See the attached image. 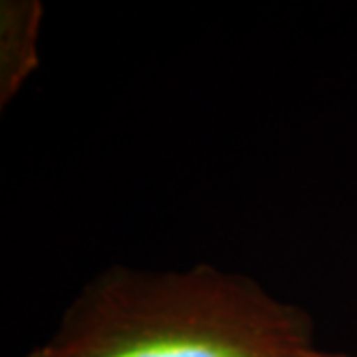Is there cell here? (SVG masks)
I'll return each instance as SVG.
<instances>
[{"label":"cell","mask_w":357,"mask_h":357,"mask_svg":"<svg viewBox=\"0 0 357 357\" xmlns=\"http://www.w3.org/2000/svg\"><path fill=\"white\" fill-rule=\"evenodd\" d=\"M42 347L50 357H296L316 345L304 307L199 264L103 272Z\"/></svg>","instance_id":"1"},{"label":"cell","mask_w":357,"mask_h":357,"mask_svg":"<svg viewBox=\"0 0 357 357\" xmlns=\"http://www.w3.org/2000/svg\"><path fill=\"white\" fill-rule=\"evenodd\" d=\"M38 2H2L0 8V102L6 103L38 66Z\"/></svg>","instance_id":"2"},{"label":"cell","mask_w":357,"mask_h":357,"mask_svg":"<svg viewBox=\"0 0 357 357\" xmlns=\"http://www.w3.org/2000/svg\"><path fill=\"white\" fill-rule=\"evenodd\" d=\"M296 357H351V356H344V354H330V351H321L318 347H314V349H307L304 354H300V356Z\"/></svg>","instance_id":"3"},{"label":"cell","mask_w":357,"mask_h":357,"mask_svg":"<svg viewBox=\"0 0 357 357\" xmlns=\"http://www.w3.org/2000/svg\"><path fill=\"white\" fill-rule=\"evenodd\" d=\"M28 357H50V356L44 351V347H38V349H34V351H32Z\"/></svg>","instance_id":"4"}]
</instances>
